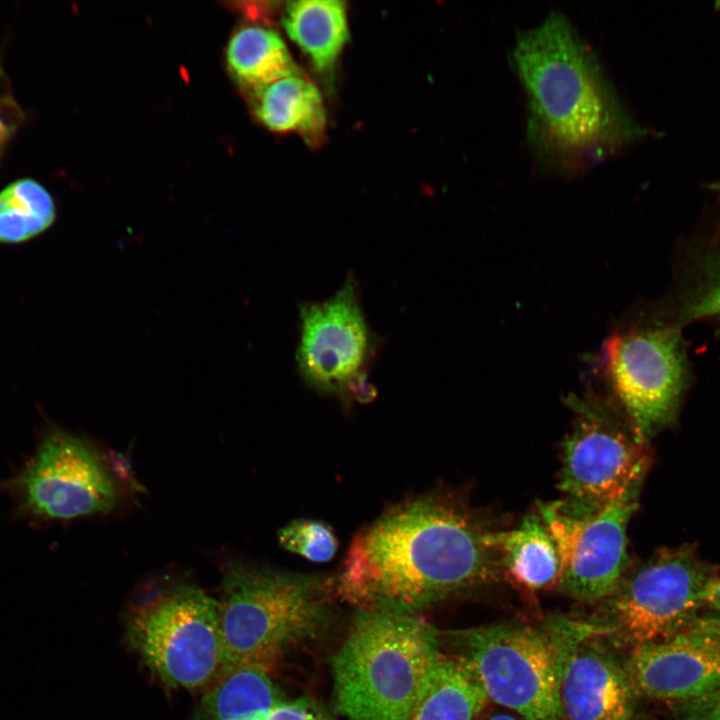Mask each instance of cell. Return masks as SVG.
Returning <instances> with one entry per match:
<instances>
[{"mask_svg":"<svg viewBox=\"0 0 720 720\" xmlns=\"http://www.w3.org/2000/svg\"><path fill=\"white\" fill-rule=\"evenodd\" d=\"M489 534L455 497L410 499L353 539L337 593L357 609L417 614L499 578L502 566Z\"/></svg>","mask_w":720,"mask_h":720,"instance_id":"cell-1","label":"cell"},{"mask_svg":"<svg viewBox=\"0 0 720 720\" xmlns=\"http://www.w3.org/2000/svg\"><path fill=\"white\" fill-rule=\"evenodd\" d=\"M512 61L528 98L529 139L548 164L584 165L647 133L616 95L592 49L560 13L522 32Z\"/></svg>","mask_w":720,"mask_h":720,"instance_id":"cell-2","label":"cell"},{"mask_svg":"<svg viewBox=\"0 0 720 720\" xmlns=\"http://www.w3.org/2000/svg\"><path fill=\"white\" fill-rule=\"evenodd\" d=\"M442 653L416 613L357 609L332 663L337 710L348 720H407Z\"/></svg>","mask_w":720,"mask_h":720,"instance_id":"cell-3","label":"cell"},{"mask_svg":"<svg viewBox=\"0 0 720 720\" xmlns=\"http://www.w3.org/2000/svg\"><path fill=\"white\" fill-rule=\"evenodd\" d=\"M336 593V578L228 565L218 601L224 669L271 670L288 648L320 630Z\"/></svg>","mask_w":720,"mask_h":720,"instance_id":"cell-4","label":"cell"},{"mask_svg":"<svg viewBox=\"0 0 720 720\" xmlns=\"http://www.w3.org/2000/svg\"><path fill=\"white\" fill-rule=\"evenodd\" d=\"M489 701L523 720H562L557 647L546 628L497 623L447 634Z\"/></svg>","mask_w":720,"mask_h":720,"instance_id":"cell-5","label":"cell"},{"mask_svg":"<svg viewBox=\"0 0 720 720\" xmlns=\"http://www.w3.org/2000/svg\"><path fill=\"white\" fill-rule=\"evenodd\" d=\"M568 403L575 418L562 445V506L573 513H590L639 491L647 456L625 412L595 394L574 396Z\"/></svg>","mask_w":720,"mask_h":720,"instance_id":"cell-6","label":"cell"},{"mask_svg":"<svg viewBox=\"0 0 720 720\" xmlns=\"http://www.w3.org/2000/svg\"><path fill=\"white\" fill-rule=\"evenodd\" d=\"M715 575L693 547L663 548L625 572L614 591L599 602L600 617L594 621L617 645L665 640L698 617Z\"/></svg>","mask_w":720,"mask_h":720,"instance_id":"cell-7","label":"cell"},{"mask_svg":"<svg viewBox=\"0 0 720 720\" xmlns=\"http://www.w3.org/2000/svg\"><path fill=\"white\" fill-rule=\"evenodd\" d=\"M128 637L167 686L201 687L224 669L219 603L197 586L179 585L139 605Z\"/></svg>","mask_w":720,"mask_h":720,"instance_id":"cell-8","label":"cell"},{"mask_svg":"<svg viewBox=\"0 0 720 720\" xmlns=\"http://www.w3.org/2000/svg\"><path fill=\"white\" fill-rule=\"evenodd\" d=\"M601 364L642 441L676 417L690 379L680 328L652 316L622 326L605 342Z\"/></svg>","mask_w":720,"mask_h":720,"instance_id":"cell-9","label":"cell"},{"mask_svg":"<svg viewBox=\"0 0 720 720\" xmlns=\"http://www.w3.org/2000/svg\"><path fill=\"white\" fill-rule=\"evenodd\" d=\"M34 520H69L114 508V484L96 452L59 428L46 431L31 457L4 486Z\"/></svg>","mask_w":720,"mask_h":720,"instance_id":"cell-10","label":"cell"},{"mask_svg":"<svg viewBox=\"0 0 720 720\" xmlns=\"http://www.w3.org/2000/svg\"><path fill=\"white\" fill-rule=\"evenodd\" d=\"M631 491L601 509L584 514L567 510L559 500L538 504L560 560L558 585L582 602H601L616 588L627 566V526L637 507Z\"/></svg>","mask_w":720,"mask_h":720,"instance_id":"cell-11","label":"cell"},{"mask_svg":"<svg viewBox=\"0 0 720 720\" xmlns=\"http://www.w3.org/2000/svg\"><path fill=\"white\" fill-rule=\"evenodd\" d=\"M546 628L559 657L562 720H640V696L604 627L552 617Z\"/></svg>","mask_w":720,"mask_h":720,"instance_id":"cell-12","label":"cell"},{"mask_svg":"<svg viewBox=\"0 0 720 720\" xmlns=\"http://www.w3.org/2000/svg\"><path fill=\"white\" fill-rule=\"evenodd\" d=\"M299 315L300 376L318 392L348 399L351 384L366 374L377 344L360 305L356 280L350 275L329 299L301 304Z\"/></svg>","mask_w":720,"mask_h":720,"instance_id":"cell-13","label":"cell"},{"mask_svg":"<svg viewBox=\"0 0 720 720\" xmlns=\"http://www.w3.org/2000/svg\"><path fill=\"white\" fill-rule=\"evenodd\" d=\"M639 696L685 704L720 686V618L697 617L671 637L624 658Z\"/></svg>","mask_w":720,"mask_h":720,"instance_id":"cell-14","label":"cell"},{"mask_svg":"<svg viewBox=\"0 0 720 720\" xmlns=\"http://www.w3.org/2000/svg\"><path fill=\"white\" fill-rule=\"evenodd\" d=\"M652 317L678 328L703 321L720 330V224L683 254L671 292Z\"/></svg>","mask_w":720,"mask_h":720,"instance_id":"cell-15","label":"cell"},{"mask_svg":"<svg viewBox=\"0 0 720 720\" xmlns=\"http://www.w3.org/2000/svg\"><path fill=\"white\" fill-rule=\"evenodd\" d=\"M257 119L268 129L295 132L318 144L326 129V113L317 87L300 73L251 92Z\"/></svg>","mask_w":720,"mask_h":720,"instance_id":"cell-16","label":"cell"},{"mask_svg":"<svg viewBox=\"0 0 720 720\" xmlns=\"http://www.w3.org/2000/svg\"><path fill=\"white\" fill-rule=\"evenodd\" d=\"M488 701L463 662L442 651L426 676L407 720H477Z\"/></svg>","mask_w":720,"mask_h":720,"instance_id":"cell-17","label":"cell"},{"mask_svg":"<svg viewBox=\"0 0 720 720\" xmlns=\"http://www.w3.org/2000/svg\"><path fill=\"white\" fill-rule=\"evenodd\" d=\"M489 542L502 568L526 589L539 590L558 581L557 548L539 515H527L512 530L490 531Z\"/></svg>","mask_w":720,"mask_h":720,"instance_id":"cell-18","label":"cell"},{"mask_svg":"<svg viewBox=\"0 0 720 720\" xmlns=\"http://www.w3.org/2000/svg\"><path fill=\"white\" fill-rule=\"evenodd\" d=\"M282 24L289 38L322 73L333 69L349 36L346 6L339 0L290 1Z\"/></svg>","mask_w":720,"mask_h":720,"instance_id":"cell-19","label":"cell"},{"mask_svg":"<svg viewBox=\"0 0 720 720\" xmlns=\"http://www.w3.org/2000/svg\"><path fill=\"white\" fill-rule=\"evenodd\" d=\"M204 695L201 720H264L282 701L270 670L256 665L224 669Z\"/></svg>","mask_w":720,"mask_h":720,"instance_id":"cell-20","label":"cell"},{"mask_svg":"<svg viewBox=\"0 0 720 720\" xmlns=\"http://www.w3.org/2000/svg\"><path fill=\"white\" fill-rule=\"evenodd\" d=\"M226 65L232 78L250 92L299 73L283 39L262 26H246L232 35Z\"/></svg>","mask_w":720,"mask_h":720,"instance_id":"cell-21","label":"cell"},{"mask_svg":"<svg viewBox=\"0 0 720 720\" xmlns=\"http://www.w3.org/2000/svg\"><path fill=\"white\" fill-rule=\"evenodd\" d=\"M55 217L51 194L34 179H18L0 191L2 243L27 241L48 229Z\"/></svg>","mask_w":720,"mask_h":720,"instance_id":"cell-22","label":"cell"},{"mask_svg":"<svg viewBox=\"0 0 720 720\" xmlns=\"http://www.w3.org/2000/svg\"><path fill=\"white\" fill-rule=\"evenodd\" d=\"M278 538L286 550L314 562L329 561L338 547L331 528L315 520H294L279 531Z\"/></svg>","mask_w":720,"mask_h":720,"instance_id":"cell-23","label":"cell"},{"mask_svg":"<svg viewBox=\"0 0 720 720\" xmlns=\"http://www.w3.org/2000/svg\"><path fill=\"white\" fill-rule=\"evenodd\" d=\"M22 118V111L0 64V152L16 132Z\"/></svg>","mask_w":720,"mask_h":720,"instance_id":"cell-24","label":"cell"},{"mask_svg":"<svg viewBox=\"0 0 720 720\" xmlns=\"http://www.w3.org/2000/svg\"><path fill=\"white\" fill-rule=\"evenodd\" d=\"M264 720H332L324 711L306 699L280 701Z\"/></svg>","mask_w":720,"mask_h":720,"instance_id":"cell-25","label":"cell"},{"mask_svg":"<svg viewBox=\"0 0 720 720\" xmlns=\"http://www.w3.org/2000/svg\"><path fill=\"white\" fill-rule=\"evenodd\" d=\"M678 720H720V686L699 699L682 704Z\"/></svg>","mask_w":720,"mask_h":720,"instance_id":"cell-26","label":"cell"},{"mask_svg":"<svg viewBox=\"0 0 720 720\" xmlns=\"http://www.w3.org/2000/svg\"><path fill=\"white\" fill-rule=\"evenodd\" d=\"M704 606L720 612V575H715L704 592Z\"/></svg>","mask_w":720,"mask_h":720,"instance_id":"cell-27","label":"cell"},{"mask_svg":"<svg viewBox=\"0 0 720 720\" xmlns=\"http://www.w3.org/2000/svg\"><path fill=\"white\" fill-rule=\"evenodd\" d=\"M477 720H523L519 716H516L511 713H504V712H498V713H491L488 715H484L483 717H479Z\"/></svg>","mask_w":720,"mask_h":720,"instance_id":"cell-28","label":"cell"},{"mask_svg":"<svg viewBox=\"0 0 720 720\" xmlns=\"http://www.w3.org/2000/svg\"><path fill=\"white\" fill-rule=\"evenodd\" d=\"M712 189L717 192L719 199H720V182L712 184Z\"/></svg>","mask_w":720,"mask_h":720,"instance_id":"cell-29","label":"cell"}]
</instances>
